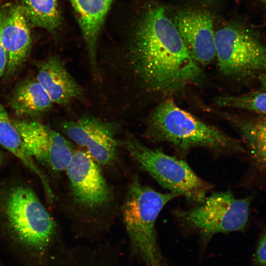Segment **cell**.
<instances>
[{
    "mask_svg": "<svg viewBox=\"0 0 266 266\" xmlns=\"http://www.w3.org/2000/svg\"><path fill=\"white\" fill-rule=\"evenodd\" d=\"M115 64L138 89L164 96L197 83L203 76L175 25L160 6L143 13L127 51Z\"/></svg>",
    "mask_w": 266,
    "mask_h": 266,
    "instance_id": "cell-1",
    "label": "cell"
},
{
    "mask_svg": "<svg viewBox=\"0 0 266 266\" xmlns=\"http://www.w3.org/2000/svg\"><path fill=\"white\" fill-rule=\"evenodd\" d=\"M146 126L147 138L169 143L184 156L196 147L219 155L246 153L240 141L181 108L172 99L164 100L154 108Z\"/></svg>",
    "mask_w": 266,
    "mask_h": 266,
    "instance_id": "cell-2",
    "label": "cell"
},
{
    "mask_svg": "<svg viewBox=\"0 0 266 266\" xmlns=\"http://www.w3.org/2000/svg\"><path fill=\"white\" fill-rule=\"evenodd\" d=\"M8 227L20 253L35 266H48L56 225L31 188H13L5 200Z\"/></svg>",
    "mask_w": 266,
    "mask_h": 266,
    "instance_id": "cell-3",
    "label": "cell"
},
{
    "mask_svg": "<svg viewBox=\"0 0 266 266\" xmlns=\"http://www.w3.org/2000/svg\"><path fill=\"white\" fill-rule=\"evenodd\" d=\"M179 196L159 192L134 176L121 207L123 222L132 249L145 266H165L157 242L155 223L163 207Z\"/></svg>",
    "mask_w": 266,
    "mask_h": 266,
    "instance_id": "cell-4",
    "label": "cell"
},
{
    "mask_svg": "<svg viewBox=\"0 0 266 266\" xmlns=\"http://www.w3.org/2000/svg\"><path fill=\"white\" fill-rule=\"evenodd\" d=\"M117 143L139 168L170 192L197 205L205 200L211 185L200 178L186 161L165 153L162 149L147 147L133 134L117 139Z\"/></svg>",
    "mask_w": 266,
    "mask_h": 266,
    "instance_id": "cell-5",
    "label": "cell"
},
{
    "mask_svg": "<svg viewBox=\"0 0 266 266\" xmlns=\"http://www.w3.org/2000/svg\"><path fill=\"white\" fill-rule=\"evenodd\" d=\"M215 44L218 68L226 79L248 86L266 74V46L250 32L223 27L215 33Z\"/></svg>",
    "mask_w": 266,
    "mask_h": 266,
    "instance_id": "cell-6",
    "label": "cell"
},
{
    "mask_svg": "<svg viewBox=\"0 0 266 266\" xmlns=\"http://www.w3.org/2000/svg\"><path fill=\"white\" fill-rule=\"evenodd\" d=\"M253 195L237 199L230 190L215 192L200 204L173 214L182 226L197 232L204 241L214 234L242 231L249 219Z\"/></svg>",
    "mask_w": 266,
    "mask_h": 266,
    "instance_id": "cell-7",
    "label": "cell"
},
{
    "mask_svg": "<svg viewBox=\"0 0 266 266\" xmlns=\"http://www.w3.org/2000/svg\"><path fill=\"white\" fill-rule=\"evenodd\" d=\"M98 164L85 151L75 150L66 170L71 200L87 212L102 211L112 200L110 189Z\"/></svg>",
    "mask_w": 266,
    "mask_h": 266,
    "instance_id": "cell-8",
    "label": "cell"
},
{
    "mask_svg": "<svg viewBox=\"0 0 266 266\" xmlns=\"http://www.w3.org/2000/svg\"><path fill=\"white\" fill-rule=\"evenodd\" d=\"M226 114L240 134L247 157L246 185L266 192V115Z\"/></svg>",
    "mask_w": 266,
    "mask_h": 266,
    "instance_id": "cell-9",
    "label": "cell"
},
{
    "mask_svg": "<svg viewBox=\"0 0 266 266\" xmlns=\"http://www.w3.org/2000/svg\"><path fill=\"white\" fill-rule=\"evenodd\" d=\"M174 25L191 55L199 65H207L216 57L213 21L207 12L198 9L178 12Z\"/></svg>",
    "mask_w": 266,
    "mask_h": 266,
    "instance_id": "cell-10",
    "label": "cell"
},
{
    "mask_svg": "<svg viewBox=\"0 0 266 266\" xmlns=\"http://www.w3.org/2000/svg\"><path fill=\"white\" fill-rule=\"evenodd\" d=\"M29 23L20 4H9L0 27V38L6 51V74L13 75L27 58L31 47Z\"/></svg>",
    "mask_w": 266,
    "mask_h": 266,
    "instance_id": "cell-11",
    "label": "cell"
},
{
    "mask_svg": "<svg viewBox=\"0 0 266 266\" xmlns=\"http://www.w3.org/2000/svg\"><path fill=\"white\" fill-rule=\"evenodd\" d=\"M54 104L66 106L82 99L84 90L58 56H51L37 64L36 77Z\"/></svg>",
    "mask_w": 266,
    "mask_h": 266,
    "instance_id": "cell-12",
    "label": "cell"
},
{
    "mask_svg": "<svg viewBox=\"0 0 266 266\" xmlns=\"http://www.w3.org/2000/svg\"><path fill=\"white\" fill-rule=\"evenodd\" d=\"M12 122L30 155L35 161L47 166L49 153L63 135L38 121L14 120Z\"/></svg>",
    "mask_w": 266,
    "mask_h": 266,
    "instance_id": "cell-13",
    "label": "cell"
},
{
    "mask_svg": "<svg viewBox=\"0 0 266 266\" xmlns=\"http://www.w3.org/2000/svg\"><path fill=\"white\" fill-rule=\"evenodd\" d=\"M0 145L10 152L27 168L35 174L43 185L46 195L52 193L47 177L26 150L21 136L0 103Z\"/></svg>",
    "mask_w": 266,
    "mask_h": 266,
    "instance_id": "cell-14",
    "label": "cell"
},
{
    "mask_svg": "<svg viewBox=\"0 0 266 266\" xmlns=\"http://www.w3.org/2000/svg\"><path fill=\"white\" fill-rule=\"evenodd\" d=\"M54 104L36 78L21 83L14 91L10 105L18 115H33L44 113Z\"/></svg>",
    "mask_w": 266,
    "mask_h": 266,
    "instance_id": "cell-15",
    "label": "cell"
},
{
    "mask_svg": "<svg viewBox=\"0 0 266 266\" xmlns=\"http://www.w3.org/2000/svg\"><path fill=\"white\" fill-rule=\"evenodd\" d=\"M120 128L118 122L102 120L87 139L83 148L98 164L110 165L114 162L119 147L115 136Z\"/></svg>",
    "mask_w": 266,
    "mask_h": 266,
    "instance_id": "cell-16",
    "label": "cell"
},
{
    "mask_svg": "<svg viewBox=\"0 0 266 266\" xmlns=\"http://www.w3.org/2000/svg\"><path fill=\"white\" fill-rule=\"evenodd\" d=\"M30 27L55 33L62 23L57 0H21L20 4Z\"/></svg>",
    "mask_w": 266,
    "mask_h": 266,
    "instance_id": "cell-17",
    "label": "cell"
},
{
    "mask_svg": "<svg viewBox=\"0 0 266 266\" xmlns=\"http://www.w3.org/2000/svg\"><path fill=\"white\" fill-rule=\"evenodd\" d=\"M214 102L221 107L266 115V91L257 89L240 95L219 96Z\"/></svg>",
    "mask_w": 266,
    "mask_h": 266,
    "instance_id": "cell-18",
    "label": "cell"
},
{
    "mask_svg": "<svg viewBox=\"0 0 266 266\" xmlns=\"http://www.w3.org/2000/svg\"><path fill=\"white\" fill-rule=\"evenodd\" d=\"M9 4H4L0 6V27L3 17ZM7 65V56L6 51L0 38V78L6 71Z\"/></svg>",
    "mask_w": 266,
    "mask_h": 266,
    "instance_id": "cell-19",
    "label": "cell"
},
{
    "mask_svg": "<svg viewBox=\"0 0 266 266\" xmlns=\"http://www.w3.org/2000/svg\"><path fill=\"white\" fill-rule=\"evenodd\" d=\"M255 256L259 265L266 266V229L260 239Z\"/></svg>",
    "mask_w": 266,
    "mask_h": 266,
    "instance_id": "cell-20",
    "label": "cell"
},
{
    "mask_svg": "<svg viewBox=\"0 0 266 266\" xmlns=\"http://www.w3.org/2000/svg\"><path fill=\"white\" fill-rule=\"evenodd\" d=\"M257 85L258 89L266 91V74L263 75L259 78Z\"/></svg>",
    "mask_w": 266,
    "mask_h": 266,
    "instance_id": "cell-21",
    "label": "cell"
},
{
    "mask_svg": "<svg viewBox=\"0 0 266 266\" xmlns=\"http://www.w3.org/2000/svg\"><path fill=\"white\" fill-rule=\"evenodd\" d=\"M2 161V155L0 151V165L1 164Z\"/></svg>",
    "mask_w": 266,
    "mask_h": 266,
    "instance_id": "cell-22",
    "label": "cell"
},
{
    "mask_svg": "<svg viewBox=\"0 0 266 266\" xmlns=\"http://www.w3.org/2000/svg\"><path fill=\"white\" fill-rule=\"evenodd\" d=\"M263 3L264 4V6L266 8V0H261Z\"/></svg>",
    "mask_w": 266,
    "mask_h": 266,
    "instance_id": "cell-23",
    "label": "cell"
}]
</instances>
